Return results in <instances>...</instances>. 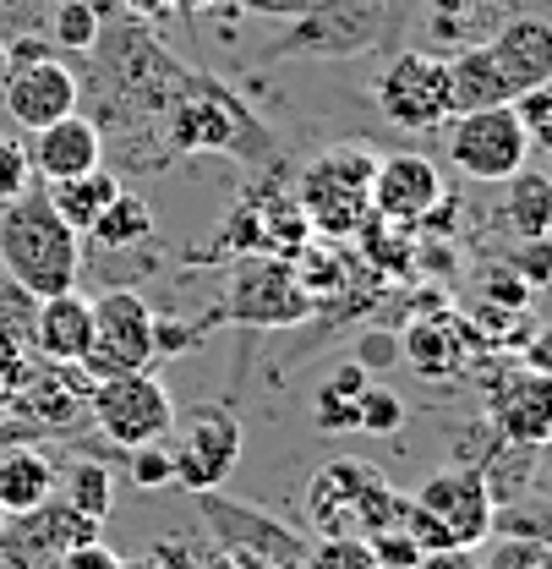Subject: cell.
<instances>
[{"label":"cell","instance_id":"7bdbcfd3","mask_svg":"<svg viewBox=\"0 0 552 569\" xmlns=\"http://www.w3.org/2000/svg\"><path fill=\"white\" fill-rule=\"evenodd\" d=\"M247 11H258V17H301L312 0H241Z\"/></svg>","mask_w":552,"mask_h":569},{"label":"cell","instance_id":"f546056e","mask_svg":"<svg viewBox=\"0 0 552 569\" xmlns=\"http://www.w3.org/2000/svg\"><path fill=\"white\" fill-rule=\"evenodd\" d=\"M50 33H56V44L71 50V56H93V50H99V33H104L99 0H56Z\"/></svg>","mask_w":552,"mask_h":569},{"label":"cell","instance_id":"e0dca14e","mask_svg":"<svg viewBox=\"0 0 552 569\" xmlns=\"http://www.w3.org/2000/svg\"><path fill=\"white\" fill-rule=\"evenodd\" d=\"M203 498V520L213 526V537L224 542V548H247V553H258V559H269L274 569H301L307 559V548L290 537V531H279L274 520L263 515V509H247V503H230V498H219L213 488Z\"/></svg>","mask_w":552,"mask_h":569},{"label":"cell","instance_id":"6da1fadb","mask_svg":"<svg viewBox=\"0 0 552 569\" xmlns=\"http://www.w3.org/2000/svg\"><path fill=\"white\" fill-rule=\"evenodd\" d=\"M0 269L33 301L77 290L82 280V236L50 209L44 192H22L0 203Z\"/></svg>","mask_w":552,"mask_h":569},{"label":"cell","instance_id":"9c48e42d","mask_svg":"<svg viewBox=\"0 0 552 569\" xmlns=\"http://www.w3.org/2000/svg\"><path fill=\"white\" fill-rule=\"evenodd\" d=\"M175 443H170V460H175V482L187 493H208L219 488L235 460H241V422L230 406H192L187 417H175Z\"/></svg>","mask_w":552,"mask_h":569},{"label":"cell","instance_id":"f6af8a7d","mask_svg":"<svg viewBox=\"0 0 552 569\" xmlns=\"http://www.w3.org/2000/svg\"><path fill=\"white\" fill-rule=\"evenodd\" d=\"M164 6H170V11H208L213 0H164Z\"/></svg>","mask_w":552,"mask_h":569},{"label":"cell","instance_id":"9a60e30c","mask_svg":"<svg viewBox=\"0 0 552 569\" xmlns=\"http://www.w3.org/2000/svg\"><path fill=\"white\" fill-rule=\"evenodd\" d=\"M438 198H443V176H438V164L426 153L400 148V153L378 159V170H372V213L383 224L415 230L426 213L438 209Z\"/></svg>","mask_w":552,"mask_h":569},{"label":"cell","instance_id":"d6986e66","mask_svg":"<svg viewBox=\"0 0 552 569\" xmlns=\"http://www.w3.org/2000/svg\"><path fill=\"white\" fill-rule=\"evenodd\" d=\"M486 50H492V61H498V71H503V82H509L514 99L531 93V88H542V82H552V22L548 17H509L486 39Z\"/></svg>","mask_w":552,"mask_h":569},{"label":"cell","instance_id":"3957f363","mask_svg":"<svg viewBox=\"0 0 552 569\" xmlns=\"http://www.w3.org/2000/svg\"><path fill=\"white\" fill-rule=\"evenodd\" d=\"M372 170H378V153L361 148V142L323 148V153L301 170L295 203L307 213L312 236H323V241H350V236L372 219Z\"/></svg>","mask_w":552,"mask_h":569},{"label":"cell","instance_id":"8d00e7d4","mask_svg":"<svg viewBox=\"0 0 552 569\" xmlns=\"http://www.w3.org/2000/svg\"><path fill=\"white\" fill-rule=\"evenodd\" d=\"M355 361H361L367 372H389V367L400 361V335H389V329L361 335V340H355Z\"/></svg>","mask_w":552,"mask_h":569},{"label":"cell","instance_id":"4dcf8cb0","mask_svg":"<svg viewBox=\"0 0 552 569\" xmlns=\"http://www.w3.org/2000/svg\"><path fill=\"white\" fill-rule=\"evenodd\" d=\"M405 427V400L389 389V383H367L361 400H355V432H372V438H389Z\"/></svg>","mask_w":552,"mask_h":569},{"label":"cell","instance_id":"d4e9b609","mask_svg":"<svg viewBox=\"0 0 552 569\" xmlns=\"http://www.w3.org/2000/svg\"><path fill=\"white\" fill-rule=\"evenodd\" d=\"M121 192V176L110 170V164H99V170H88V176H71V181H50L44 187V198H50V209L67 219L77 236H88L93 230V219L110 209V198Z\"/></svg>","mask_w":552,"mask_h":569},{"label":"cell","instance_id":"836d02e7","mask_svg":"<svg viewBox=\"0 0 552 569\" xmlns=\"http://www.w3.org/2000/svg\"><path fill=\"white\" fill-rule=\"evenodd\" d=\"M514 116H520V127H525L531 148L552 153V82L531 88V93H520V99H514Z\"/></svg>","mask_w":552,"mask_h":569},{"label":"cell","instance_id":"f35d334b","mask_svg":"<svg viewBox=\"0 0 552 569\" xmlns=\"http://www.w3.org/2000/svg\"><path fill=\"white\" fill-rule=\"evenodd\" d=\"M50 569H121V553H116V548H104V542L93 537V542H77L71 553H61Z\"/></svg>","mask_w":552,"mask_h":569},{"label":"cell","instance_id":"277c9868","mask_svg":"<svg viewBox=\"0 0 552 569\" xmlns=\"http://www.w3.org/2000/svg\"><path fill=\"white\" fill-rule=\"evenodd\" d=\"M443 148H449V164L465 181H482V187H503L514 170L531 164V138H525L514 104H486V110L449 116L443 121Z\"/></svg>","mask_w":552,"mask_h":569},{"label":"cell","instance_id":"ac0fdd59","mask_svg":"<svg viewBox=\"0 0 552 569\" xmlns=\"http://www.w3.org/2000/svg\"><path fill=\"white\" fill-rule=\"evenodd\" d=\"M28 164H33V176H39L44 187L99 170V164H104V132H99V121H88L82 110H71L61 121L39 127L33 142H28Z\"/></svg>","mask_w":552,"mask_h":569},{"label":"cell","instance_id":"44dd1931","mask_svg":"<svg viewBox=\"0 0 552 569\" xmlns=\"http://www.w3.org/2000/svg\"><path fill=\"white\" fill-rule=\"evenodd\" d=\"M88 389L93 383L82 378V367H67V372L61 367H44V372H28V383L11 400V411L33 427H61L88 406Z\"/></svg>","mask_w":552,"mask_h":569},{"label":"cell","instance_id":"8fae6325","mask_svg":"<svg viewBox=\"0 0 552 569\" xmlns=\"http://www.w3.org/2000/svg\"><path fill=\"white\" fill-rule=\"evenodd\" d=\"M394 0H312L284 33L290 56H367L389 28Z\"/></svg>","mask_w":552,"mask_h":569},{"label":"cell","instance_id":"60d3db41","mask_svg":"<svg viewBox=\"0 0 552 569\" xmlns=\"http://www.w3.org/2000/svg\"><path fill=\"white\" fill-rule=\"evenodd\" d=\"M203 569H274V565L258 559V553H247V548H224V542H219V553H213Z\"/></svg>","mask_w":552,"mask_h":569},{"label":"cell","instance_id":"83f0119b","mask_svg":"<svg viewBox=\"0 0 552 569\" xmlns=\"http://www.w3.org/2000/svg\"><path fill=\"white\" fill-rule=\"evenodd\" d=\"M104 252H116V247H142L148 236H153V209H148V198H138V192H116L110 198V209L93 219V230H88Z\"/></svg>","mask_w":552,"mask_h":569},{"label":"cell","instance_id":"d590c367","mask_svg":"<svg viewBox=\"0 0 552 569\" xmlns=\"http://www.w3.org/2000/svg\"><path fill=\"white\" fill-rule=\"evenodd\" d=\"M509 269L520 274V280L531 284H548L552 280V236H536V241H520V252L509 258Z\"/></svg>","mask_w":552,"mask_h":569},{"label":"cell","instance_id":"1f68e13d","mask_svg":"<svg viewBox=\"0 0 552 569\" xmlns=\"http://www.w3.org/2000/svg\"><path fill=\"white\" fill-rule=\"evenodd\" d=\"M301 569H378L367 537H323L318 548H307Z\"/></svg>","mask_w":552,"mask_h":569},{"label":"cell","instance_id":"c3c4849f","mask_svg":"<svg viewBox=\"0 0 552 569\" xmlns=\"http://www.w3.org/2000/svg\"><path fill=\"white\" fill-rule=\"evenodd\" d=\"M0 526H6V509H0Z\"/></svg>","mask_w":552,"mask_h":569},{"label":"cell","instance_id":"e575fe53","mask_svg":"<svg viewBox=\"0 0 552 569\" xmlns=\"http://www.w3.org/2000/svg\"><path fill=\"white\" fill-rule=\"evenodd\" d=\"M28 181H33L28 148H22V142L11 138V132H0V203L22 198V192H28Z\"/></svg>","mask_w":552,"mask_h":569},{"label":"cell","instance_id":"f1b7e54d","mask_svg":"<svg viewBox=\"0 0 552 569\" xmlns=\"http://www.w3.org/2000/svg\"><path fill=\"white\" fill-rule=\"evenodd\" d=\"M367 383H372V372H367L361 361L334 367V378L318 389L312 422L323 427V432H355V400H361V389H367Z\"/></svg>","mask_w":552,"mask_h":569},{"label":"cell","instance_id":"603a6c76","mask_svg":"<svg viewBox=\"0 0 552 569\" xmlns=\"http://www.w3.org/2000/svg\"><path fill=\"white\" fill-rule=\"evenodd\" d=\"M411 356L415 372H426V378H449V372H460L465 367V351H471V329L454 318V312H432V318H421L411 323V335L400 340Z\"/></svg>","mask_w":552,"mask_h":569},{"label":"cell","instance_id":"30bf717a","mask_svg":"<svg viewBox=\"0 0 552 569\" xmlns=\"http://www.w3.org/2000/svg\"><path fill=\"white\" fill-rule=\"evenodd\" d=\"M411 498H415V509L432 515V526L443 531L449 548H482L486 537H492V526H498V503H492L482 466L432 471Z\"/></svg>","mask_w":552,"mask_h":569},{"label":"cell","instance_id":"bcb514c9","mask_svg":"<svg viewBox=\"0 0 552 569\" xmlns=\"http://www.w3.org/2000/svg\"><path fill=\"white\" fill-rule=\"evenodd\" d=\"M121 569H164L153 553H142V559H121Z\"/></svg>","mask_w":552,"mask_h":569},{"label":"cell","instance_id":"d6a6232c","mask_svg":"<svg viewBox=\"0 0 552 569\" xmlns=\"http://www.w3.org/2000/svg\"><path fill=\"white\" fill-rule=\"evenodd\" d=\"M132 455V482H138L142 493H159V488H175V460H170V443L159 438V443H138V449H127Z\"/></svg>","mask_w":552,"mask_h":569},{"label":"cell","instance_id":"74e56055","mask_svg":"<svg viewBox=\"0 0 552 569\" xmlns=\"http://www.w3.org/2000/svg\"><path fill=\"white\" fill-rule=\"evenodd\" d=\"M486 569H552V548H542V542H503Z\"/></svg>","mask_w":552,"mask_h":569},{"label":"cell","instance_id":"ba28073f","mask_svg":"<svg viewBox=\"0 0 552 569\" xmlns=\"http://www.w3.org/2000/svg\"><path fill=\"white\" fill-rule=\"evenodd\" d=\"M252 132H258V121L219 82H187L170 99V110H164L170 159L175 153H235V148H252L258 142Z\"/></svg>","mask_w":552,"mask_h":569},{"label":"cell","instance_id":"5b68a950","mask_svg":"<svg viewBox=\"0 0 552 569\" xmlns=\"http://www.w3.org/2000/svg\"><path fill=\"white\" fill-rule=\"evenodd\" d=\"M153 307L132 284H110L104 296H93V346L77 361L88 383L116 378V372H142L153 367Z\"/></svg>","mask_w":552,"mask_h":569},{"label":"cell","instance_id":"7dc6e473","mask_svg":"<svg viewBox=\"0 0 552 569\" xmlns=\"http://www.w3.org/2000/svg\"><path fill=\"white\" fill-rule=\"evenodd\" d=\"M6 67H11V56H6V44H0V82H6Z\"/></svg>","mask_w":552,"mask_h":569},{"label":"cell","instance_id":"5bb4252c","mask_svg":"<svg viewBox=\"0 0 552 569\" xmlns=\"http://www.w3.org/2000/svg\"><path fill=\"white\" fill-rule=\"evenodd\" d=\"M486 422L503 443L520 449H542L552 443V378L536 367H509L492 389H486Z\"/></svg>","mask_w":552,"mask_h":569},{"label":"cell","instance_id":"7a4b0ae2","mask_svg":"<svg viewBox=\"0 0 552 569\" xmlns=\"http://www.w3.org/2000/svg\"><path fill=\"white\" fill-rule=\"evenodd\" d=\"M400 503L405 493L372 460H355V455L318 466L307 482V515H312L318 537H372L400 520Z\"/></svg>","mask_w":552,"mask_h":569},{"label":"cell","instance_id":"ee69618b","mask_svg":"<svg viewBox=\"0 0 552 569\" xmlns=\"http://www.w3.org/2000/svg\"><path fill=\"white\" fill-rule=\"evenodd\" d=\"M525 367H536V372H548L552 378V329H542V335L525 346Z\"/></svg>","mask_w":552,"mask_h":569},{"label":"cell","instance_id":"ffe728a7","mask_svg":"<svg viewBox=\"0 0 552 569\" xmlns=\"http://www.w3.org/2000/svg\"><path fill=\"white\" fill-rule=\"evenodd\" d=\"M93 346V296L61 290V296H39L33 307V351L50 367H77Z\"/></svg>","mask_w":552,"mask_h":569},{"label":"cell","instance_id":"ab89813d","mask_svg":"<svg viewBox=\"0 0 552 569\" xmlns=\"http://www.w3.org/2000/svg\"><path fill=\"white\" fill-rule=\"evenodd\" d=\"M22 383H28V361H22V351L0 346V411H11V400H17Z\"/></svg>","mask_w":552,"mask_h":569},{"label":"cell","instance_id":"52a82bcc","mask_svg":"<svg viewBox=\"0 0 552 569\" xmlns=\"http://www.w3.org/2000/svg\"><path fill=\"white\" fill-rule=\"evenodd\" d=\"M88 411H93L99 432H104L110 443H121V449L159 443V438H170V427H175V400H170V389L159 383L153 367L99 378V383L88 389Z\"/></svg>","mask_w":552,"mask_h":569},{"label":"cell","instance_id":"b9f144b4","mask_svg":"<svg viewBox=\"0 0 552 569\" xmlns=\"http://www.w3.org/2000/svg\"><path fill=\"white\" fill-rule=\"evenodd\" d=\"M148 553H153V559H159V565H164V569H192V548H187V542H175V537H164V542H153Z\"/></svg>","mask_w":552,"mask_h":569},{"label":"cell","instance_id":"4fadbf2b","mask_svg":"<svg viewBox=\"0 0 552 569\" xmlns=\"http://www.w3.org/2000/svg\"><path fill=\"white\" fill-rule=\"evenodd\" d=\"M93 520H82L77 509L44 498L39 509H22V515H6L0 526V553L6 565L0 569H50L61 553H71L77 542H93Z\"/></svg>","mask_w":552,"mask_h":569},{"label":"cell","instance_id":"8992f818","mask_svg":"<svg viewBox=\"0 0 552 569\" xmlns=\"http://www.w3.org/2000/svg\"><path fill=\"white\" fill-rule=\"evenodd\" d=\"M372 104H378V116H383L389 127H400V132H443V121L454 116L443 56L400 50L389 67L378 71Z\"/></svg>","mask_w":552,"mask_h":569},{"label":"cell","instance_id":"7c38bea8","mask_svg":"<svg viewBox=\"0 0 552 569\" xmlns=\"http://www.w3.org/2000/svg\"><path fill=\"white\" fill-rule=\"evenodd\" d=\"M0 104H6V116H11L22 132H39V127L61 121V116H71V110L82 104V82H77L71 67H61L56 50L17 56V61L6 67V82H0Z\"/></svg>","mask_w":552,"mask_h":569},{"label":"cell","instance_id":"cb8c5ba5","mask_svg":"<svg viewBox=\"0 0 552 569\" xmlns=\"http://www.w3.org/2000/svg\"><path fill=\"white\" fill-rule=\"evenodd\" d=\"M443 67H449V99H454V116H460V110H486V104H514V93H509V82H503V71H498V61H492L486 44L454 50Z\"/></svg>","mask_w":552,"mask_h":569},{"label":"cell","instance_id":"4316f807","mask_svg":"<svg viewBox=\"0 0 552 569\" xmlns=\"http://www.w3.org/2000/svg\"><path fill=\"white\" fill-rule=\"evenodd\" d=\"M56 488H61V503L77 509L82 520H93V526L116 509V477H110L104 460H71L67 477H61Z\"/></svg>","mask_w":552,"mask_h":569},{"label":"cell","instance_id":"484cf974","mask_svg":"<svg viewBox=\"0 0 552 569\" xmlns=\"http://www.w3.org/2000/svg\"><path fill=\"white\" fill-rule=\"evenodd\" d=\"M503 224L514 230V241H536L552 236V176L542 170H514L503 181Z\"/></svg>","mask_w":552,"mask_h":569},{"label":"cell","instance_id":"2e32d148","mask_svg":"<svg viewBox=\"0 0 552 569\" xmlns=\"http://www.w3.org/2000/svg\"><path fill=\"white\" fill-rule=\"evenodd\" d=\"M312 296L301 290L290 258H252L235 269L230 284V318H247V323H295L307 318Z\"/></svg>","mask_w":552,"mask_h":569},{"label":"cell","instance_id":"7402d4cb","mask_svg":"<svg viewBox=\"0 0 552 569\" xmlns=\"http://www.w3.org/2000/svg\"><path fill=\"white\" fill-rule=\"evenodd\" d=\"M56 460L39 449V443H11L0 449V509L6 515H22V509H39L44 498H56Z\"/></svg>","mask_w":552,"mask_h":569},{"label":"cell","instance_id":"681fc988","mask_svg":"<svg viewBox=\"0 0 552 569\" xmlns=\"http://www.w3.org/2000/svg\"><path fill=\"white\" fill-rule=\"evenodd\" d=\"M0 565H6V553H0Z\"/></svg>","mask_w":552,"mask_h":569}]
</instances>
